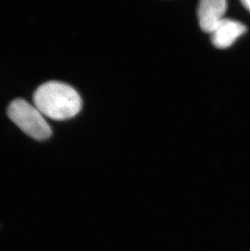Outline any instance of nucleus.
I'll use <instances>...</instances> for the list:
<instances>
[{
	"label": "nucleus",
	"mask_w": 250,
	"mask_h": 251,
	"mask_svg": "<svg viewBox=\"0 0 250 251\" xmlns=\"http://www.w3.org/2000/svg\"><path fill=\"white\" fill-rule=\"evenodd\" d=\"M241 2H242V4L250 12V0H244V1H242Z\"/></svg>",
	"instance_id": "39448f33"
},
{
	"label": "nucleus",
	"mask_w": 250,
	"mask_h": 251,
	"mask_svg": "<svg viewBox=\"0 0 250 251\" xmlns=\"http://www.w3.org/2000/svg\"><path fill=\"white\" fill-rule=\"evenodd\" d=\"M227 9L225 0H202L198 7L199 25L205 33H212L225 19Z\"/></svg>",
	"instance_id": "7ed1b4c3"
},
{
	"label": "nucleus",
	"mask_w": 250,
	"mask_h": 251,
	"mask_svg": "<svg viewBox=\"0 0 250 251\" xmlns=\"http://www.w3.org/2000/svg\"><path fill=\"white\" fill-rule=\"evenodd\" d=\"M246 32L245 25L234 20L225 18L211 33L213 44L221 49L229 48Z\"/></svg>",
	"instance_id": "20e7f679"
},
{
	"label": "nucleus",
	"mask_w": 250,
	"mask_h": 251,
	"mask_svg": "<svg viewBox=\"0 0 250 251\" xmlns=\"http://www.w3.org/2000/svg\"><path fill=\"white\" fill-rule=\"evenodd\" d=\"M9 118L24 133L37 140L50 138L51 128L45 120V116L34 106L25 100L17 99L9 105L7 109Z\"/></svg>",
	"instance_id": "f03ea898"
},
{
	"label": "nucleus",
	"mask_w": 250,
	"mask_h": 251,
	"mask_svg": "<svg viewBox=\"0 0 250 251\" xmlns=\"http://www.w3.org/2000/svg\"><path fill=\"white\" fill-rule=\"evenodd\" d=\"M33 104L45 117L64 121L80 112L82 101L80 95L70 85L49 81L36 90Z\"/></svg>",
	"instance_id": "f257e3e1"
}]
</instances>
